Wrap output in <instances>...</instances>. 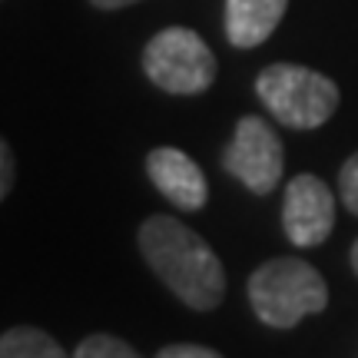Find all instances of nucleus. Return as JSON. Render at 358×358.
<instances>
[{"label":"nucleus","mask_w":358,"mask_h":358,"mask_svg":"<svg viewBox=\"0 0 358 358\" xmlns=\"http://www.w3.org/2000/svg\"><path fill=\"white\" fill-rule=\"evenodd\" d=\"M156 279L192 312H213L226 295V268L199 232L173 216H150L136 236Z\"/></svg>","instance_id":"obj_1"},{"label":"nucleus","mask_w":358,"mask_h":358,"mask_svg":"<svg viewBox=\"0 0 358 358\" xmlns=\"http://www.w3.org/2000/svg\"><path fill=\"white\" fill-rule=\"evenodd\" d=\"M249 306L268 329H295L306 315L325 312L329 285L306 259H268L249 275Z\"/></svg>","instance_id":"obj_2"},{"label":"nucleus","mask_w":358,"mask_h":358,"mask_svg":"<svg viewBox=\"0 0 358 358\" xmlns=\"http://www.w3.org/2000/svg\"><path fill=\"white\" fill-rule=\"evenodd\" d=\"M262 106L289 129H319L338 110V87L302 64H268L256 77Z\"/></svg>","instance_id":"obj_3"},{"label":"nucleus","mask_w":358,"mask_h":358,"mask_svg":"<svg viewBox=\"0 0 358 358\" xmlns=\"http://www.w3.org/2000/svg\"><path fill=\"white\" fill-rule=\"evenodd\" d=\"M146 80L173 96H196L206 93L216 80V53L209 50L196 30L189 27H166L159 30L143 50Z\"/></svg>","instance_id":"obj_4"},{"label":"nucleus","mask_w":358,"mask_h":358,"mask_svg":"<svg viewBox=\"0 0 358 358\" xmlns=\"http://www.w3.org/2000/svg\"><path fill=\"white\" fill-rule=\"evenodd\" d=\"M282 140L262 116H243L236 123V136L222 153V169L236 176L249 192L266 196L282 179Z\"/></svg>","instance_id":"obj_5"},{"label":"nucleus","mask_w":358,"mask_h":358,"mask_svg":"<svg viewBox=\"0 0 358 358\" xmlns=\"http://www.w3.org/2000/svg\"><path fill=\"white\" fill-rule=\"evenodd\" d=\"M282 229L299 249L322 245L335 229V196L312 173L289 179L282 199Z\"/></svg>","instance_id":"obj_6"},{"label":"nucleus","mask_w":358,"mask_h":358,"mask_svg":"<svg viewBox=\"0 0 358 358\" xmlns=\"http://www.w3.org/2000/svg\"><path fill=\"white\" fill-rule=\"evenodd\" d=\"M146 176L153 179L156 189L182 213H199L206 199H209V186H206L203 169L182 150H173V146L153 150L146 156Z\"/></svg>","instance_id":"obj_7"},{"label":"nucleus","mask_w":358,"mask_h":358,"mask_svg":"<svg viewBox=\"0 0 358 358\" xmlns=\"http://www.w3.org/2000/svg\"><path fill=\"white\" fill-rule=\"evenodd\" d=\"M289 0H226V37L236 50H252L282 24Z\"/></svg>","instance_id":"obj_8"},{"label":"nucleus","mask_w":358,"mask_h":358,"mask_svg":"<svg viewBox=\"0 0 358 358\" xmlns=\"http://www.w3.org/2000/svg\"><path fill=\"white\" fill-rule=\"evenodd\" d=\"M0 355L3 358H64V345L43 329L34 325H13L0 335Z\"/></svg>","instance_id":"obj_9"},{"label":"nucleus","mask_w":358,"mask_h":358,"mask_svg":"<svg viewBox=\"0 0 358 358\" xmlns=\"http://www.w3.org/2000/svg\"><path fill=\"white\" fill-rule=\"evenodd\" d=\"M77 358H136V348L116 338V335H106V332H96V335H87L77 348H73Z\"/></svg>","instance_id":"obj_10"},{"label":"nucleus","mask_w":358,"mask_h":358,"mask_svg":"<svg viewBox=\"0 0 358 358\" xmlns=\"http://www.w3.org/2000/svg\"><path fill=\"white\" fill-rule=\"evenodd\" d=\"M338 196L352 216H358V153L348 156L342 173H338Z\"/></svg>","instance_id":"obj_11"},{"label":"nucleus","mask_w":358,"mask_h":358,"mask_svg":"<svg viewBox=\"0 0 358 358\" xmlns=\"http://www.w3.org/2000/svg\"><path fill=\"white\" fill-rule=\"evenodd\" d=\"M159 358H219L216 348H206V345H163L156 352Z\"/></svg>","instance_id":"obj_12"},{"label":"nucleus","mask_w":358,"mask_h":358,"mask_svg":"<svg viewBox=\"0 0 358 358\" xmlns=\"http://www.w3.org/2000/svg\"><path fill=\"white\" fill-rule=\"evenodd\" d=\"M13 186V150H10V143L3 140L0 143V199L10 192Z\"/></svg>","instance_id":"obj_13"},{"label":"nucleus","mask_w":358,"mask_h":358,"mask_svg":"<svg viewBox=\"0 0 358 358\" xmlns=\"http://www.w3.org/2000/svg\"><path fill=\"white\" fill-rule=\"evenodd\" d=\"M93 7H100V10H120V7H129V3H136V0H90Z\"/></svg>","instance_id":"obj_14"},{"label":"nucleus","mask_w":358,"mask_h":358,"mask_svg":"<svg viewBox=\"0 0 358 358\" xmlns=\"http://www.w3.org/2000/svg\"><path fill=\"white\" fill-rule=\"evenodd\" d=\"M352 268H355V275H358V239H355V245H352Z\"/></svg>","instance_id":"obj_15"}]
</instances>
